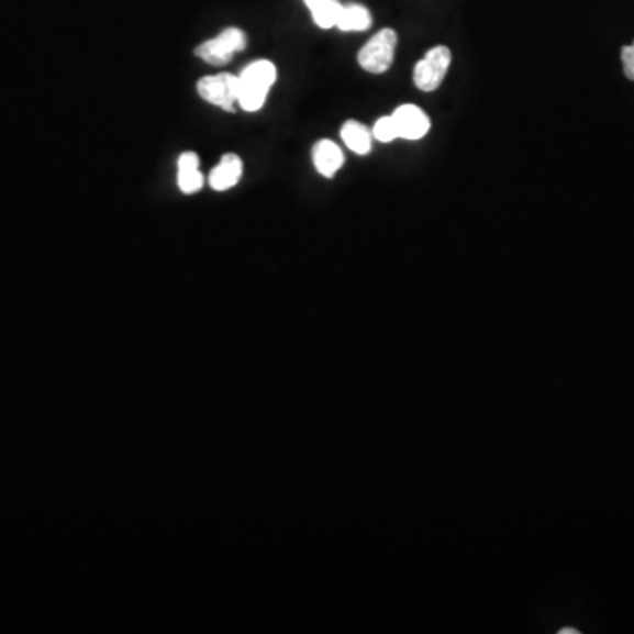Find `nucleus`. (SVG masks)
Wrapping results in <instances>:
<instances>
[{"mask_svg":"<svg viewBox=\"0 0 634 634\" xmlns=\"http://www.w3.org/2000/svg\"><path fill=\"white\" fill-rule=\"evenodd\" d=\"M277 80V67L270 60H256L240 75L238 107L248 113L262 110Z\"/></svg>","mask_w":634,"mask_h":634,"instance_id":"f257e3e1","label":"nucleus"},{"mask_svg":"<svg viewBox=\"0 0 634 634\" xmlns=\"http://www.w3.org/2000/svg\"><path fill=\"white\" fill-rule=\"evenodd\" d=\"M397 32L393 29H382L364 48L359 49L358 64L365 71L382 75L390 69L396 58Z\"/></svg>","mask_w":634,"mask_h":634,"instance_id":"f03ea898","label":"nucleus"},{"mask_svg":"<svg viewBox=\"0 0 634 634\" xmlns=\"http://www.w3.org/2000/svg\"><path fill=\"white\" fill-rule=\"evenodd\" d=\"M245 46H247L245 32L230 27L224 29L219 36L201 43L194 49V54L210 66H224V64L231 63V58L235 57L236 54L244 52Z\"/></svg>","mask_w":634,"mask_h":634,"instance_id":"7ed1b4c3","label":"nucleus"},{"mask_svg":"<svg viewBox=\"0 0 634 634\" xmlns=\"http://www.w3.org/2000/svg\"><path fill=\"white\" fill-rule=\"evenodd\" d=\"M198 93L204 101L224 111H235L240 98V76L231 73L204 76L198 81Z\"/></svg>","mask_w":634,"mask_h":634,"instance_id":"20e7f679","label":"nucleus"},{"mask_svg":"<svg viewBox=\"0 0 634 634\" xmlns=\"http://www.w3.org/2000/svg\"><path fill=\"white\" fill-rule=\"evenodd\" d=\"M452 66V52L446 46H434L414 67V85L423 92H434L443 85Z\"/></svg>","mask_w":634,"mask_h":634,"instance_id":"39448f33","label":"nucleus"},{"mask_svg":"<svg viewBox=\"0 0 634 634\" xmlns=\"http://www.w3.org/2000/svg\"><path fill=\"white\" fill-rule=\"evenodd\" d=\"M391 116L396 120L399 138L416 142V140L425 138L431 131V119L426 116L422 108L414 107V104H402L393 111Z\"/></svg>","mask_w":634,"mask_h":634,"instance_id":"423d86ee","label":"nucleus"},{"mask_svg":"<svg viewBox=\"0 0 634 634\" xmlns=\"http://www.w3.org/2000/svg\"><path fill=\"white\" fill-rule=\"evenodd\" d=\"M242 174H244L242 159L236 154H226V156L221 157V163L212 169L209 178L210 187L213 191H230L240 182Z\"/></svg>","mask_w":634,"mask_h":634,"instance_id":"0eeeda50","label":"nucleus"},{"mask_svg":"<svg viewBox=\"0 0 634 634\" xmlns=\"http://www.w3.org/2000/svg\"><path fill=\"white\" fill-rule=\"evenodd\" d=\"M312 159H314L315 169L326 178L335 177L338 169L344 166V154L337 143H333L332 140H321L315 143L312 148Z\"/></svg>","mask_w":634,"mask_h":634,"instance_id":"6e6552de","label":"nucleus"},{"mask_svg":"<svg viewBox=\"0 0 634 634\" xmlns=\"http://www.w3.org/2000/svg\"><path fill=\"white\" fill-rule=\"evenodd\" d=\"M341 136L347 148H351L358 156H367L368 152L372 151V131L367 130L364 124H359L356 120H349L342 125Z\"/></svg>","mask_w":634,"mask_h":634,"instance_id":"1a4fd4ad","label":"nucleus"},{"mask_svg":"<svg viewBox=\"0 0 634 634\" xmlns=\"http://www.w3.org/2000/svg\"><path fill=\"white\" fill-rule=\"evenodd\" d=\"M312 13L315 25L324 31L337 27L344 5L338 0H303Z\"/></svg>","mask_w":634,"mask_h":634,"instance_id":"9d476101","label":"nucleus"},{"mask_svg":"<svg viewBox=\"0 0 634 634\" xmlns=\"http://www.w3.org/2000/svg\"><path fill=\"white\" fill-rule=\"evenodd\" d=\"M372 25V14L365 5L351 4L342 8L341 19L337 29L342 32L367 31Z\"/></svg>","mask_w":634,"mask_h":634,"instance_id":"9b49d317","label":"nucleus"},{"mask_svg":"<svg viewBox=\"0 0 634 634\" xmlns=\"http://www.w3.org/2000/svg\"><path fill=\"white\" fill-rule=\"evenodd\" d=\"M178 189L183 192V194H194V192H200L201 187H203L204 177L201 174L200 168L198 169H178Z\"/></svg>","mask_w":634,"mask_h":634,"instance_id":"f8f14e48","label":"nucleus"},{"mask_svg":"<svg viewBox=\"0 0 634 634\" xmlns=\"http://www.w3.org/2000/svg\"><path fill=\"white\" fill-rule=\"evenodd\" d=\"M372 136L377 142L381 143H391L399 140L393 116H381V119L377 120L376 125H374Z\"/></svg>","mask_w":634,"mask_h":634,"instance_id":"ddd939ff","label":"nucleus"},{"mask_svg":"<svg viewBox=\"0 0 634 634\" xmlns=\"http://www.w3.org/2000/svg\"><path fill=\"white\" fill-rule=\"evenodd\" d=\"M622 66H624L625 76L634 81V43L622 48Z\"/></svg>","mask_w":634,"mask_h":634,"instance_id":"4468645a","label":"nucleus"},{"mask_svg":"<svg viewBox=\"0 0 634 634\" xmlns=\"http://www.w3.org/2000/svg\"><path fill=\"white\" fill-rule=\"evenodd\" d=\"M178 169H198L200 168V157L194 152H183L182 156L178 157Z\"/></svg>","mask_w":634,"mask_h":634,"instance_id":"2eb2a0df","label":"nucleus"}]
</instances>
